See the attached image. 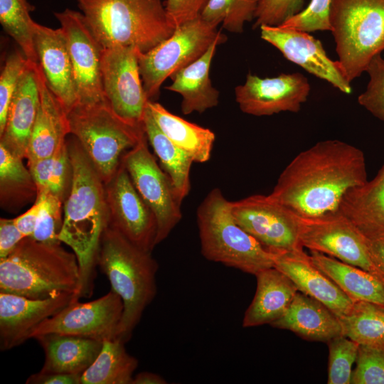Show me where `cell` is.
<instances>
[{
	"instance_id": "obj_34",
	"label": "cell",
	"mask_w": 384,
	"mask_h": 384,
	"mask_svg": "<svg viewBox=\"0 0 384 384\" xmlns=\"http://www.w3.org/2000/svg\"><path fill=\"white\" fill-rule=\"evenodd\" d=\"M21 158L0 144V198L4 207H15L37 195L31 174Z\"/></svg>"
},
{
	"instance_id": "obj_22",
	"label": "cell",
	"mask_w": 384,
	"mask_h": 384,
	"mask_svg": "<svg viewBox=\"0 0 384 384\" xmlns=\"http://www.w3.org/2000/svg\"><path fill=\"white\" fill-rule=\"evenodd\" d=\"M38 64L28 60L9 105L0 144L21 159L26 158L40 104Z\"/></svg>"
},
{
	"instance_id": "obj_32",
	"label": "cell",
	"mask_w": 384,
	"mask_h": 384,
	"mask_svg": "<svg viewBox=\"0 0 384 384\" xmlns=\"http://www.w3.org/2000/svg\"><path fill=\"white\" fill-rule=\"evenodd\" d=\"M124 343L117 338L103 341L97 358L82 374L81 384H132L139 362Z\"/></svg>"
},
{
	"instance_id": "obj_39",
	"label": "cell",
	"mask_w": 384,
	"mask_h": 384,
	"mask_svg": "<svg viewBox=\"0 0 384 384\" xmlns=\"http://www.w3.org/2000/svg\"><path fill=\"white\" fill-rule=\"evenodd\" d=\"M28 60L21 52H14L6 58L0 75V134L3 132L10 103L17 89Z\"/></svg>"
},
{
	"instance_id": "obj_44",
	"label": "cell",
	"mask_w": 384,
	"mask_h": 384,
	"mask_svg": "<svg viewBox=\"0 0 384 384\" xmlns=\"http://www.w3.org/2000/svg\"><path fill=\"white\" fill-rule=\"evenodd\" d=\"M304 0H257L253 28L277 26L301 11Z\"/></svg>"
},
{
	"instance_id": "obj_12",
	"label": "cell",
	"mask_w": 384,
	"mask_h": 384,
	"mask_svg": "<svg viewBox=\"0 0 384 384\" xmlns=\"http://www.w3.org/2000/svg\"><path fill=\"white\" fill-rule=\"evenodd\" d=\"M139 53L133 47L103 49L101 74L104 94L113 111L129 124L144 129V115L150 100L139 72Z\"/></svg>"
},
{
	"instance_id": "obj_47",
	"label": "cell",
	"mask_w": 384,
	"mask_h": 384,
	"mask_svg": "<svg viewBox=\"0 0 384 384\" xmlns=\"http://www.w3.org/2000/svg\"><path fill=\"white\" fill-rule=\"evenodd\" d=\"M81 374L41 373L31 375L26 384H81Z\"/></svg>"
},
{
	"instance_id": "obj_9",
	"label": "cell",
	"mask_w": 384,
	"mask_h": 384,
	"mask_svg": "<svg viewBox=\"0 0 384 384\" xmlns=\"http://www.w3.org/2000/svg\"><path fill=\"white\" fill-rule=\"evenodd\" d=\"M218 25L200 16L176 28L152 49L139 54V68L145 92L151 100L164 82L199 58L223 33Z\"/></svg>"
},
{
	"instance_id": "obj_42",
	"label": "cell",
	"mask_w": 384,
	"mask_h": 384,
	"mask_svg": "<svg viewBox=\"0 0 384 384\" xmlns=\"http://www.w3.org/2000/svg\"><path fill=\"white\" fill-rule=\"evenodd\" d=\"M48 190L63 202L68 195L71 180L72 166L67 140L48 158Z\"/></svg>"
},
{
	"instance_id": "obj_29",
	"label": "cell",
	"mask_w": 384,
	"mask_h": 384,
	"mask_svg": "<svg viewBox=\"0 0 384 384\" xmlns=\"http://www.w3.org/2000/svg\"><path fill=\"white\" fill-rule=\"evenodd\" d=\"M311 258L353 300L384 306V281L376 275L319 252Z\"/></svg>"
},
{
	"instance_id": "obj_3",
	"label": "cell",
	"mask_w": 384,
	"mask_h": 384,
	"mask_svg": "<svg viewBox=\"0 0 384 384\" xmlns=\"http://www.w3.org/2000/svg\"><path fill=\"white\" fill-rule=\"evenodd\" d=\"M80 267L73 252L59 243L25 237L6 257L0 259V292L46 299L66 292L79 301Z\"/></svg>"
},
{
	"instance_id": "obj_33",
	"label": "cell",
	"mask_w": 384,
	"mask_h": 384,
	"mask_svg": "<svg viewBox=\"0 0 384 384\" xmlns=\"http://www.w3.org/2000/svg\"><path fill=\"white\" fill-rule=\"evenodd\" d=\"M338 319L343 336L359 345L384 348V306L355 301L351 309Z\"/></svg>"
},
{
	"instance_id": "obj_43",
	"label": "cell",
	"mask_w": 384,
	"mask_h": 384,
	"mask_svg": "<svg viewBox=\"0 0 384 384\" xmlns=\"http://www.w3.org/2000/svg\"><path fill=\"white\" fill-rule=\"evenodd\" d=\"M332 0H310L308 6L280 25L306 32L329 31V11Z\"/></svg>"
},
{
	"instance_id": "obj_13",
	"label": "cell",
	"mask_w": 384,
	"mask_h": 384,
	"mask_svg": "<svg viewBox=\"0 0 384 384\" xmlns=\"http://www.w3.org/2000/svg\"><path fill=\"white\" fill-rule=\"evenodd\" d=\"M236 223L272 252L304 249L299 238L297 215L268 195H252L230 202Z\"/></svg>"
},
{
	"instance_id": "obj_15",
	"label": "cell",
	"mask_w": 384,
	"mask_h": 384,
	"mask_svg": "<svg viewBox=\"0 0 384 384\" xmlns=\"http://www.w3.org/2000/svg\"><path fill=\"white\" fill-rule=\"evenodd\" d=\"M105 186L108 226L135 246L151 252L156 245V220L136 189L122 162Z\"/></svg>"
},
{
	"instance_id": "obj_2",
	"label": "cell",
	"mask_w": 384,
	"mask_h": 384,
	"mask_svg": "<svg viewBox=\"0 0 384 384\" xmlns=\"http://www.w3.org/2000/svg\"><path fill=\"white\" fill-rule=\"evenodd\" d=\"M70 188L63 206L58 239L75 254L80 267L78 299L90 297L102 235L109 225L105 183L75 137L68 142Z\"/></svg>"
},
{
	"instance_id": "obj_37",
	"label": "cell",
	"mask_w": 384,
	"mask_h": 384,
	"mask_svg": "<svg viewBox=\"0 0 384 384\" xmlns=\"http://www.w3.org/2000/svg\"><path fill=\"white\" fill-rule=\"evenodd\" d=\"M36 197L39 200L40 209L36 228L31 238L39 242H61L58 236L63 223L62 213L63 201L46 189L37 190Z\"/></svg>"
},
{
	"instance_id": "obj_50",
	"label": "cell",
	"mask_w": 384,
	"mask_h": 384,
	"mask_svg": "<svg viewBox=\"0 0 384 384\" xmlns=\"http://www.w3.org/2000/svg\"><path fill=\"white\" fill-rule=\"evenodd\" d=\"M168 382L160 375L144 371L133 377L132 384H166Z\"/></svg>"
},
{
	"instance_id": "obj_24",
	"label": "cell",
	"mask_w": 384,
	"mask_h": 384,
	"mask_svg": "<svg viewBox=\"0 0 384 384\" xmlns=\"http://www.w3.org/2000/svg\"><path fill=\"white\" fill-rule=\"evenodd\" d=\"M223 33L196 60L178 71L166 89L182 97L181 105L183 114L203 113L218 105L220 93L212 85L210 70L217 46L225 42Z\"/></svg>"
},
{
	"instance_id": "obj_14",
	"label": "cell",
	"mask_w": 384,
	"mask_h": 384,
	"mask_svg": "<svg viewBox=\"0 0 384 384\" xmlns=\"http://www.w3.org/2000/svg\"><path fill=\"white\" fill-rule=\"evenodd\" d=\"M123 308L121 297L112 289L90 302H71L35 328L30 338L47 334L73 335L101 341L117 338Z\"/></svg>"
},
{
	"instance_id": "obj_31",
	"label": "cell",
	"mask_w": 384,
	"mask_h": 384,
	"mask_svg": "<svg viewBox=\"0 0 384 384\" xmlns=\"http://www.w3.org/2000/svg\"><path fill=\"white\" fill-rule=\"evenodd\" d=\"M144 126L148 142L158 157L161 167L171 178L177 196L182 202L191 189L190 171L193 159L161 131L148 106Z\"/></svg>"
},
{
	"instance_id": "obj_48",
	"label": "cell",
	"mask_w": 384,
	"mask_h": 384,
	"mask_svg": "<svg viewBox=\"0 0 384 384\" xmlns=\"http://www.w3.org/2000/svg\"><path fill=\"white\" fill-rule=\"evenodd\" d=\"M40 209L39 200L36 197L33 206L25 213L14 218V223L24 237H31L34 233Z\"/></svg>"
},
{
	"instance_id": "obj_28",
	"label": "cell",
	"mask_w": 384,
	"mask_h": 384,
	"mask_svg": "<svg viewBox=\"0 0 384 384\" xmlns=\"http://www.w3.org/2000/svg\"><path fill=\"white\" fill-rule=\"evenodd\" d=\"M147 106L161 131L193 162L210 159L215 140L213 132L171 113L159 102L149 100Z\"/></svg>"
},
{
	"instance_id": "obj_25",
	"label": "cell",
	"mask_w": 384,
	"mask_h": 384,
	"mask_svg": "<svg viewBox=\"0 0 384 384\" xmlns=\"http://www.w3.org/2000/svg\"><path fill=\"white\" fill-rule=\"evenodd\" d=\"M270 325L312 341L327 343L343 335L338 316L321 302L299 291L284 315Z\"/></svg>"
},
{
	"instance_id": "obj_6",
	"label": "cell",
	"mask_w": 384,
	"mask_h": 384,
	"mask_svg": "<svg viewBox=\"0 0 384 384\" xmlns=\"http://www.w3.org/2000/svg\"><path fill=\"white\" fill-rule=\"evenodd\" d=\"M230 202L220 188H215L198 207L196 220L203 256L254 275L274 267V252L236 223Z\"/></svg>"
},
{
	"instance_id": "obj_41",
	"label": "cell",
	"mask_w": 384,
	"mask_h": 384,
	"mask_svg": "<svg viewBox=\"0 0 384 384\" xmlns=\"http://www.w3.org/2000/svg\"><path fill=\"white\" fill-rule=\"evenodd\" d=\"M353 384H384V348L359 345Z\"/></svg>"
},
{
	"instance_id": "obj_8",
	"label": "cell",
	"mask_w": 384,
	"mask_h": 384,
	"mask_svg": "<svg viewBox=\"0 0 384 384\" xmlns=\"http://www.w3.org/2000/svg\"><path fill=\"white\" fill-rule=\"evenodd\" d=\"M70 134L80 144L105 183L118 170L124 154L145 134L120 118L106 100L76 104L68 113Z\"/></svg>"
},
{
	"instance_id": "obj_10",
	"label": "cell",
	"mask_w": 384,
	"mask_h": 384,
	"mask_svg": "<svg viewBox=\"0 0 384 384\" xmlns=\"http://www.w3.org/2000/svg\"><path fill=\"white\" fill-rule=\"evenodd\" d=\"M301 245L366 270L384 281L361 230L339 210L316 217L297 215Z\"/></svg>"
},
{
	"instance_id": "obj_38",
	"label": "cell",
	"mask_w": 384,
	"mask_h": 384,
	"mask_svg": "<svg viewBox=\"0 0 384 384\" xmlns=\"http://www.w3.org/2000/svg\"><path fill=\"white\" fill-rule=\"evenodd\" d=\"M329 346L328 384H350L352 367L356 361L359 344L343 335L327 342Z\"/></svg>"
},
{
	"instance_id": "obj_1",
	"label": "cell",
	"mask_w": 384,
	"mask_h": 384,
	"mask_svg": "<svg viewBox=\"0 0 384 384\" xmlns=\"http://www.w3.org/2000/svg\"><path fill=\"white\" fill-rule=\"evenodd\" d=\"M367 181L363 151L328 139L298 154L268 196L299 216L316 217L337 211L345 194Z\"/></svg>"
},
{
	"instance_id": "obj_45",
	"label": "cell",
	"mask_w": 384,
	"mask_h": 384,
	"mask_svg": "<svg viewBox=\"0 0 384 384\" xmlns=\"http://www.w3.org/2000/svg\"><path fill=\"white\" fill-rule=\"evenodd\" d=\"M208 0H166L164 6L171 26H177L198 18Z\"/></svg>"
},
{
	"instance_id": "obj_46",
	"label": "cell",
	"mask_w": 384,
	"mask_h": 384,
	"mask_svg": "<svg viewBox=\"0 0 384 384\" xmlns=\"http://www.w3.org/2000/svg\"><path fill=\"white\" fill-rule=\"evenodd\" d=\"M25 237L14 219L0 218V259L6 257Z\"/></svg>"
},
{
	"instance_id": "obj_36",
	"label": "cell",
	"mask_w": 384,
	"mask_h": 384,
	"mask_svg": "<svg viewBox=\"0 0 384 384\" xmlns=\"http://www.w3.org/2000/svg\"><path fill=\"white\" fill-rule=\"evenodd\" d=\"M257 0H208L201 16L212 23L221 24L231 33L243 31L245 23L254 19Z\"/></svg>"
},
{
	"instance_id": "obj_5",
	"label": "cell",
	"mask_w": 384,
	"mask_h": 384,
	"mask_svg": "<svg viewBox=\"0 0 384 384\" xmlns=\"http://www.w3.org/2000/svg\"><path fill=\"white\" fill-rule=\"evenodd\" d=\"M102 49H152L174 31L161 0H75Z\"/></svg>"
},
{
	"instance_id": "obj_7",
	"label": "cell",
	"mask_w": 384,
	"mask_h": 384,
	"mask_svg": "<svg viewBox=\"0 0 384 384\" xmlns=\"http://www.w3.org/2000/svg\"><path fill=\"white\" fill-rule=\"evenodd\" d=\"M329 18L337 60L351 83L384 50V0H332Z\"/></svg>"
},
{
	"instance_id": "obj_35",
	"label": "cell",
	"mask_w": 384,
	"mask_h": 384,
	"mask_svg": "<svg viewBox=\"0 0 384 384\" xmlns=\"http://www.w3.org/2000/svg\"><path fill=\"white\" fill-rule=\"evenodd\" d=\"M33 6L27 0H0V22L27 59L38 63L33 41Z\"/></svg>"
},
{
	"instance_id": "obj_20",
	"label": "cell",
	"mask_w": 384,
	"mask_h": 384,
	"mask_svg": "<svg viewBox=\"0 0 384 384\" xmlns=\"http://www.w3.org/2000/svg\"><path fill=\"white\" fill-rule=\"evenodd\" d=\"M33 41L48 86L68 113L78 97L65 34L60 27L53 29L35 22Z\"/></svg>"
},
{
	"instance_id": "obj_4",
	"label": "cell",
	"mask_w": 384,
	"mask_h": 384,
	"mask_svg": "<svg viewBox=\"0 0 384 384\" xmlns=\"http://www.w3.org/2000/svg\"><path fill=\"white\" fill-rule=\"evenodd\" d=\"M97 265L107 277L111 289L122 300L117 338L126 343L156 296L158 263L151 252L142 250L107 226L102 237Z\"/></svg>"
},
{
	"instance_id": "obj_16",
	"label": "cell",
	"mask_w": 384,
	"mask_h": 384,
	"mask_svg": "<svg viewBox=\"0 0 384 384\" xmlns=\"http://www.w3.org/2000/svg\"><path fill=\"white\" fill-rule=\"evenodd\" d=\"M54 15L67 38L78 103L90 104L106 100L101 74L103 49L84 16L70 9L55 12Z\"/></svg>"
},
{
	"instance_id": "obj_27",
	"label": "cell",
	"mask_w": 384,
	"mask_h": 384,
	"mask_svg": "<svg viewBox=\"0 0 384 384\" xmlns=\"http://www.w3.org/2000/svg\"><path fill=\"white\" fill-rule=\"evenodd\" d=\"M45 353L40 372L82 374L95 361L103 341L68 334H47L35 338Z\"/></svg>"
},
{
	"instance_id": "obj_17",
	"label": "cell",
	"mask_w": 384,
	"mask_h": 384,
	"mask_svg": "<svg viewBox=\"0 0 384 384\" xmlns=\"http://www.w3.org/2000/svg\"><path fill=\"white\" fill-rule=\"evenodd\" d=\"M310 90L308 79L300 73H282L272 78L249 73L245 82L235 88V96L242 112L262 117L299 112Z\"/></svg>"
},
{
	"instance_id": "obj_49",
	"label": "cell",
	"mask_w": 384,
	"mask_h": 384,
	"mask_svg": "<svg viewBox=\"0 0 384 384\" xmlns=\"http://www.w3.org/2000/svg\"><path fill=\"white\" fill-rule=\"evenodd\" d=\"M380 267L384 271V231L361 230Z\"/></svg>"
},
{
	"instance_id": "obj_18",
	"label": "cell",
	"mask_w": 384,
	"mask_h": 384,
	"mask_svg": "<svg viewBox=\"0 0 384 384\" xmlns=\"http://www.w3.org/2000/svg\"><path fill=\"white\" fill-rule=\"evenodd\" d=\"M262 40L275 47L288 60L345 94L352 92L338 60L326 54L321 42L308 32L282 25L260 27Z\"/></svg>"
},
{
	"instance_id": "obj_19",
	"label": "cell",
	"mask_w": 384,
	"mask_h": 384,
	"mask_svg": "<svg viewBox=\"0 0 384 384\" xmlns=\"http://www.w3.org/2000/svg\"><path fill=\"white\" fill-rule=\"evenodd\" d=\"M73 297L63 292L38 299L0 292L1 350L11 349L29 339L35 328L70 304Z\"/></svg>"
},
{
	"instance_id": "obj_40",
	"label": "cell",
	"mask_w": 384,
	"mask_h": 384,
	"mask_svg": "<svg viewBox=\"0 0 384 384\" xmlns=\"http://www.w3.org/2000/svg\"><path fill=\"white\" fill-rule=\"evenodd\" d=\"M369 81L366 90L358 97L359 105L384 122V58L375 56L366 71Z\"/></svg>"
},
{
	"instance_id": "obj_11",
	"label": "cell",
	"mask_w": 384,
	"mask_h": 384,
	"mask_svg": "<svg viewBox=\"0 0 384 384\" xmlns=\"http://www.w3.org/2000/svg\"><path fill=\"white\" fill-rule=\"evenodd\" d=\"M122 162L138 193L155 215L157 245L181 221V201L171 178L151 153L146 134L124 154Z\"/></svg>"
},
{
	"instance_id": "obj_21",
	"label": "cell",
	"mask_w": 384,
	"mask_h": 384,
	"mask_svg": "<svg viewBox=\"0 0 384 384\" xmlns=\"http://www.w3.org/2000/svg\"><path fill=\"white\" fill-rule=\"evenodd\" d=\"M274 254V267L287 276L299 292L321 302L337 316L351 309L355 301L316 266L304 249Z\"/></svg>"
},
{
	"instance_id": "obj_26",
	"label": "cell",
	"mask_w": 384,
	"mask_h": 384,
	"mask_svg": "<svg viewBox=\"0 0 384 384\" xmlns=\"http://www.w3.org/2000/svg\"><path fill=\"white\" fill-rule=\"evenodd\" d=\"M255 276L256 292L245 312L244 328L271 324L279 319L298 292L293 282L274 267L261 270Z\"/></svg>"
},
{
	"instance_id": "obj_23",
	"label": "cell",
	"mask_w": 384,
	"mask_h": 384,
	"mask_svg": "<svg viewBox=\"0 0 384 384\" xmlns=\"http://www.w3.org/2000/svg\"><path fill=\"white\" fill-rule=\"evenodd\" d=\"M40 104L28 144V164L50 157L70 134L68 113L50 90L39 64Z\"/></svg>"
},
{
	"instance_id": "obj_30",
	"label": "cell",
	"mask_w": 384,
	"mask_h": 384,
	"mask_svg": "<svg viewBox=\"0 0 384 384\" xmlns=\"http://www.w3.org/2000/svg\"><path fill=\"white\" fill-rule=\"evenodd\" d=\"M338 210L360 230L384 231V164L371 181L350 189Z\"/></svg>"
}]
</instances>
